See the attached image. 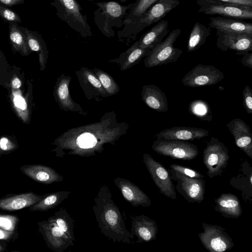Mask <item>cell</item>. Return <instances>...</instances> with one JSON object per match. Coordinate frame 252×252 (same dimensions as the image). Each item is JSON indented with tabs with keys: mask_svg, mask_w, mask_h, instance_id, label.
<instances>
[{
	"mask_svg": "<svg viewBox=\"0 0 252 252\" xmlns=\"http://www.w3.org/2000/svg\"><path fill=\"white\" fill-rule=\"evenodd\" d=\"M129 129L126 122H119L114 111L107 112L99 121L67 129L57 137L53 144L56 156L66 155L81 157L102 153L104 147L114 145Z\"/></svg>",
	"mask_w": 252,
	"mask_h": 252,
	"instance_id": "cell-1",
	"label": "cell"
},
{
	"mask_svg": "<svg viewBox=\"0 0 252 252\" xmlns=\"http://www.w3.org/2000/svg\"><path fill=\"white\" fill-rule=\"evenodd\" d=\"M94 201L93 210L100 232L114 243H133L134 236L127 229L107 185L100 186Z\"/></svg>",
	"mask_w": 252,
	"mask_h": 252,
	"instance_id": "cell-2",
	"label": "cell"
},
{
	"mask_svg": "<svg viewBox=\"0 0 252 252\" xmlns=\"http://www.w3.org/2000/svg\"><path fill=\"white\" fill-rule=\"evenodd\" d=\"M180 3L179 0H158L135 20L123 26L118 32L119 40L128 46L145 28L158 22Z\"/></svg>",
	"mask_w": 252,
	"mask_h": 252,
	"instance_id": "cell-3",
	"label": "cell"
},
{
	"mask_svg": "<svg viewBox=\"0 0 252 252\" xmlns=\"http://www.w3.org/2000/svg\"><path fill=\"white\" fill-rule=\"evenodd\" d=\"M132 3L124 5L114 1L97 2L94 21L100 32L107 37L115 35L114 28H122L123 22Z\"/></svg>",
	"mask_w": 252,
	"mask_h": 252,
	"instance_id": "cell-4",
	"label": "cell"
},
{
	"mask_svg": "<svg viewBox=\"0 0 252 252\" xmlns=\"http://www.w3.org/2000/svg\"><path fill=\"white\" fill-rule=\"evenodd\" d=\"M50 4L56 10V15L68 26L84 38L91 37L93 33L82 13V8L76 0H53Z\"/></svg>",
	"mask_w": 252,
	"mask_h": 252,
	"instance_id": "cell-5",
	"label": "cell"
},
{
	"mask_svg": "<svg viewBox=\"0 0 252 252\" xmlns=\"http://www.w3.org/2000/svg\"><path fill=\"white\" fill-rule=\"evenodd\" d=\"M181 32L178 28L173 30L165 39L152 49L144 60V66L151 68L177 61L183 51L175 48L174 44Z\"/></svg>",
	"mask_w": 252,
	"mask_h": 252,
	"instance_id": "cell-6",
	"label": "cell"
},
{
	"mask_svg": "<svg viewBox=\"0 0 252 252\" xmlns=\"http://www.w3.org/2000/svg\"><path fill=\"white\" fill-rule=\"evenodd\" d=\"M228 149L218 139L212 137L203 151V163L210 178L220 176L228 165Z\"/></svg>",
	"mask_w": 252,
	"mask_h": 252,
	"instance_id": "cell-7",
	"label": "cell"
},
{
	"mask_svg": "<svg viewBox=\"0 0 252 252\" xmlns=\"http://www.w3.org/2000/svg\"><path fill=\"white\" fill-rule=\"evenodd\" d=\"M152 149L158 154L183 160L194 159L198 155L197 146L186 141L172 139H156Z\"/></svg>",
	"mask_w": 252,
	"mask_h": 252,
	"instance_id": "cell-8",
	"label": "cell"
},
{
	"mask_svg": "<svg viewBox=\"0 0 252 252\" xmlns=\"http://www.w3.org/2000/svg\"><path fill=\"white\" fill-rule=\"evenodd\" d=\"M199 12L237 19H252V7L221 2L213 0H196Z\"/></svg>",
	"mask_w": 252,
	"mask_h": 252,
	"instance_id": "cell-9",
	"label": "cell"
},
{
	"mask_svg": "<svg viewBox=\"0 0 252 252\" xmlns=\"http://www.w3.org/2000/svg\"><path fill=\"white\" fill-rule=\"evenodd\" d=\"M203 231L198 237L203 246L210 252H223L231 249L234 246L232 239L221 226L202 223Z\"/></svg>",
	"mask_w": 252,
	"mask_h": 252,
	"instance_id": "cell-10",
	"label": "cell"
},
{
	"mask_svg": "<svg viewBox=\"0 0 252 252\" xmlns=\"http://www.w3.org/2000/svg\"><path fill=\"white\" fill-rule=\"evenodd\" d=\"M171 178L176 182V189L189 203H200L204 199L205 181L190 178L180 172L169 169Z\"/></svg>",
	"mask_w": 252,
	"mask_h": 252,
	"instance_id": "cell-11",
	"label": "cell"
},
{
	"mask_svg": "<svg viewBox=\"0 0 252 252\" xmlns=\"http://www.w3.org/2000/svg\"><path fill=\"white\" fill-rule=\"evenodd\" d=\"M143 159L152 179L160 192L168 198L176 199V192L170 172L161 163L156 160L147 153L143 154Z\"/></svg>",
	"mask_w": 252,
	"mask_h": 252,
	"instance_id": "cell-12",
	"label": "cell"
},
{
	"mask_svg": "<svg viewBox=\"0 0 252 252\" xmlns=\"http://www.w3.org/2000/svg\"><path fill=\"white\" fill-rule=\"evenodd\" d=\"M224 78L223 73L215 66L199 64L188 72L181 82L186 86L200 87L215 85Z\"/></svg>",
	"mask_w": 252,
	"mask_h": 252,
	"instance_id": "cell-13",
	"label": "cell"
},
{
	"mask_svg": "<svg viewBox=\"0 0 252 252\" xmlns=\"http://www.w3.org/2000/svg\"><path fill=\"white\" fill-rule=\"evenodd\" d=\"M216 32V45L220 50L234 51L240 55L252 51V34Z\"/></svg>",
	"mask_w": 252,
	"mask_h": 252,
	"instance_id": "cell-14",
	"label": "cell"
},
{
	"mask_svg": "<svg viewBox=\"0 0 252 252\" xmlns=\"http://www.w3.org/2000/svg\"><path fill=\"white\" fill-rule=\"evenodd\" d=\"M39 230L47 246L55 252H63L70 246L73 241L57 225L48 220L39 222Z\"/></svg>",
	"mask_w": 252,
	"mask_h": 252,
	"instance_id": "cell-15",
	"label": "cell"
},
{
	"mask_svg": "<svg viewBox=\"0 0 252 252\" xmlns=\"http://www.w3.org/2000/svg\"><path fill=\"white\" fill-rule=\"evenodd\" d=\"M75 74L88 100L100 101L109 96L92 69L82 66L75 71Z\"/></svg>",
	"mask_w": 252,
	"mask_h": 252,
	"instance_id": "cell-16",
	"label": "cell"
},
{
	"mask_svg": "<svg viewBox=\"0 0 252 252\" xmlns=\"http://www.w3.org/2000/svg\"><path fill=\"white\" fill-rule=\"evenodd\" d=\"M71 80L70 76L61 74L57 79L54 90V95L60 108L65 111L77 113L84 116L88 114L81 105L72 98L69 85Z\"/></svg>",
	"mask_w": 252,
	"mask_h": 252,
	"instance_id": "cell-17",
	"label": "cell"
},
{
	"mask_svg": "<svg viewBox=\"0 0 252 252\" xmlns=\"http://www.w3.org/2000/svg\"><path fill=\"white\" fill-rule=\"evenodd\" d=\"M131 233L138 243L149 242L157 238L158 227L155 220L143 215L130 216Z\"/></svg>",
	"mask_w": 252,
	"mask_h": 252,
	"instance_id": "cell-18",
	"label": "cell"
},
{
	"mask_svg": "<svg viewBox=\"0 0 252 252\" xmlns=\"http://www.w3.org/2000/svg\"><path fill=\"white\" fill-rule=\"evenodd\" d=\"M114 183L124 198L133 207H149L151 206V201L148 196L130 181L117 177L114 180Z\"/></svg>",
	"mask_w": 252,
	"mask_h": 252,
	"instance_id": "cell-19",
	"label": "cell"
},
{
	"mask_svg": "<svg viewBox=\"0 0 252 252\" xmlns=\"http://www.w3.org/2000/svg\"><path fill=\"white\" fill-rule=\"evenodd\" d=\"M226 126L236 145L252 158V134L250 126L240 118L232 120Z\"/></svg>",
	"mask_w": 252,
	"mask_h": 252,
	"instance_id": "cell-20",
	"label": "cell"
},
{
	"mask_svg": "<svg viewBox=\"0 0 252 252\" xmlns=\"http://www.w3.org/2000/svg\"><path fill=\"white\" fill-rule=\"evenodd\" d=\"M208 130L194 127L174 126L164 129L155 136L157 139L192 141L208 136Z\"/></svg>",
	"mask_w": 252,
	"mask_h": 252,
	"instance_id": "cell-21",
	"label": "cell"
},
{
	"mask_svg": "<svg viewBox=\"0 0 252 252\" xmlns=\"http://www.w3.org/2000/svg\"><path fill=\"white\" fill-rule=\"evenodd\" d=\"M20 169L34 181L44 184H51L64 180V177L55 169L44 165H26L21 167Z\"/></svg>",
	"mask_w": 252,
	"mask_h": 252,
	"instance_id": "cell-22",
	"label": "cell"
},
{
	"mask_svg": "<svg viewBox=\"0 0 252 252\" xmlns=\"http://www.w3.org/2000/svg\"><path fill=\"white\" fill-rule=\"evenodd\" d=\"M209 28L226 32L252 34V24L239 19L220 16L210 18Z\"/></svg>",
	"mask_w": 252,
	"mask_h": 252,
	"instance_id": "cell-23",
	"label": "cell"
},
{
	"mask_svg": "<svg viewBox=\"0 0 252 252\" xmlns=\"http://www.w3.org/2000/svg\"><path fill=\"white\" fill-rule=\"evenodd\" d=\"M238 174L231 178L230 184L242 192V196L246 201L252 200V167L247 161L243 162Z\"/></svg>",
	"mask_w": 252,
	"mask_h": 252,
	"instance_id": "cell-24",
	"label": "cell"
},
{
	"mask_svg": "<svg viewBox=\"0 0 252 252\" xmlns=\"http://www.w3.org/2000/svg\"><path fill=\"white\" fill-rule=\"evenodd\" d=\"M141 98L149 108L158 112H166L168 110L165 94L155 85H145L141 93Z\"/></svg>",
	"mask_w": 252,
	"mask_h": 252,
	"instance_id": "cell-25",
	"label": "cell"
},
{
	"mask_svg": "<svg viewBox=\"0 0 252 252\" xmlns=\"http://www.w3.org/2000/svg\"><path fill=\"white\" fill-rule=\"evenodd\" d=\"M215 210L224 218H238L242 213L238 197L231 193H223L215 199Z\"/></svg>",
	"mask_w": 252,
	"mask_h": 252,
	"instance_id": "cell-26",
	"label": "cell"
},
{
	"mask_svg": "<svg viewBox=\"0 0 252 252\" xmlns=\"http://www.w3.org/2000/svg\"><path fill=\"white\" fill-rule=\"evenodd\" d=\"M151 50L150 48L140 47L134 42L118 57L111 59L108 62L118 64L120 70L125 71L138 64L144 58L148 56Z\"/></svg>",
	"mask_w": 252,
	"mask_h": 252,
	"instance_id": "cell-27",
	"label": "cell"
},
{
	"mask_svg": "<svg viewBox=\"0 0 252 252\" xmlns=\"http://www.w3.org/2000/svg\"><path fill=\"white\" fill-rule=\"evenodd\" d=\"M44 196L30 192L3 197L0 199V210L9 211L20 210L31 206Z\"/></svg>",
	"mask_w": 252,
	"mask_h": 252,
	"instance_id": "cell-28",
	"label": "cell"
},
{
	"mask_svg": "<svg viewBox=\"0 0 252 252\" xmlns=\"http://www.w3.org/2000/svg\"><path fill=\"white\" fill-rule=\"evenodd\" d=\"M168 22L167 20H161L135 43L140 47L153 49L166 36L168 32Z\"/></svg>",
	"mask_w": 252,
	"mask_h": 252,
	"instance_id": "cell-29",
	"label": "cell"
},
{
	"mask_svg": "<svg viewBox=\"0 0 252 252\" xmlns=\"http://www.w3.org/2000/svg\"><path fill=\"white\" fill-rule=\"evenodd\" d=\"M20 28L26 35L28 44L31 51H35L38 53L40 70H44L49 53L44 40L41 35L37 32L31 31L27 28L21 26H20Z\"/></svg>",
	"mask_w": 252,
	"mask_h": 252,
	"instance_id": "cell-30",
	"label": "cell"
},
{
	"mask_svg": "<svg viewBox=\"0 0 252 252\" xmlns=\"http://www.w3.org/2000/svg\"><path fill=\"white\" fill-rule=\"evenodd\" d=\"M9 40L14 51L23 56L29 55L31 51L28 44L24 32L20 29L18 23L9 22Z\"/></svg>",
	"mask_w": 252,
	"mask_h": 252,
	"instance_id": "cell-31",
	"label": "cell"
},
{
	"mask_svg": "<svg viewBox=\"0 0 252 252\" xmlns=\"http://www.w3.org/2000/svg\"><path fill=\"white\" fill-rule=\"evenodd\" d=\"M211 33V28L197 22L193 25L188 41V52L195 51L206 42Z\"/></svg>",
	"mask_w": 252,
	"mask_h": 252,
	"instance_id": "cell-32",
	"label": "cell"
},
{
	"mask_svg": "<svg viewBox=\"0 0 252 252\" xmlns=\"http://www.w3.org/2000/svg\"><path fill=\"white\" fill-rule=\"evenodd\" d=\"M71 192L60 191L44 195L39 201L31 205L30 210L32 211H46L60 204L69 197Z\"/></svg>",
	"mask_w": 252,
	"mask_h": 252,
	"instance_id": "cell-33",
	"label": "cell"
},
{
	"mask_svg": "<svg viewBox=\"0 0 252 252\" xmlns=\"http://www.w3.org/2000/svg\"><path fill=\"white\" fill-rule=\"evenodd\" d=\"M12 107L19 118L24 123L30 121V112L27 97L19 89H12L10 95Z\"/></svg>",
	"mask_w": 252,
	"mask_h": 252,
	"instance_id": "cell-34",
	"label": "cell"
},
{
	"mask_svg": "<svg viewBox=\"0 0 252 252\" xmlns=\"http://www.w3.org/2000/svg\"><path fill=\"white\" fill-rule=\"evenodd\" d=\"M48 220L55 222L73 241L75 240L74 234V220L64 208L62 207Z\"/></svg>",
	"mask_w": 252,
	"mask_h": 252,
	"instance_id": "cell-35",
	"label": "cell"
},
{
	"mask_svg": "<svg viewBox=\"0 0 252 252\" xmlns=\"http://www.w3.org/2000/svg\"><path fill=\"white\" fill-rule=\"evenodd\" d=\"M158 0H136L132 6L123 22L126 25L140 17Z\"/></svg>",
	"mask_w": 252,
	"mask_h": 252,
	"instance_id": "cell-36",
	"label": "cell"
},
{
	"mask_svg": "<svg viewBox=\"0 0 252 252\" xmlns=\"http://www.w3.org/2000/svg\"><path fill=\"white\" fill-rule=\"evenodd\" d=\"M189 112L201 121H211L212 115L209 104L202 99L192 101L189 104Z\"/></svg>",
	"mask_w": 252,
	"mask_h": 252,
	"instance_id": "cell-37",
	"label": "cell"
},
{
	"mask_svg": "<svg viewBox=\"0 0 252 252\" xmlns=\"http://www.w3.org/2000/svg\"><path fill=\"white\" fill-rule=\"evenodd\" d=\"M109 96L115 95L120 91V87L113 77L107 72L96 67L92 69Z\"/></svg>",
	"mask_w": 252,
	"mask_h": 252,
	"instance_id": "cell-38",
	"label": "cell"
},
{
	"mask_svg": "<svg viewBox=\"0 0 252 252\" xmlns=\"http://www.w3.org/2000/svg\"><path fill=\"white\" fill-rule=\"evenodd\" d=\"M0 17L6 22H16L22 21L20 16L9 7L0 2Z\"/></svg>",
	"mask_w": 252,
	"mask_h": 252,
	"instance_id": "cell-39",
	"label": "cell"
},
{
	"mask_svg": "<svg viewBox=\"0 0 252 252\" xmlns=\"http://www.w3.org/2000/svg\"><path fill=\"white\" fill-rule=\"evenodd\" d=\"M18 218L11 215H0V228L13 232L16 229Z\"/></svg>",
	"mask_w": 252,
	"mask_h": 252,
	"instance_id": "cell-40",
	"label": "cell"
},
{
	"mask_svg": "<svg viewBox=\"0 0 252 252\" xmlns=\"http://www.w3.org/2000/svg\"><path fill=\"white\" fill-rule=\"evenodd\" d=\"M169 168L172 170L178 171L180 173L186 176L201 179L204 177V176L201 173L189 168L183 166L182 165L176 164H172L169 166Z\"/></svg>",
	"mask_w": 252,
	"mask_h": 252,
	"instance_id": "cell-41",
	"label": "cell"
},
{
	"mask_svg": "<svg viewBox=\"0 0 252 252\" xmlns=\"http://www.w3.org/2000/svg\"><path fill=\"white\" fill-rule=\"evenodd\" d=\"M243 105L249 114H252V90L246 85L242 92Z\"/></svg>",
	"mask_w": 252,
	"mask_h": 252,
	"instance_id": "cell-42",
	"label": "cell"
},
{
	"mask_svg": "<svg viewBox=\"0 0 252 252\" xmlns=\"http://www.w3.org/2000/svg\"><path fill=\"white\" fill-rule=\"evenodd\" d=\"M16 148V144L10 138L4 136L0 138V154L8 153Z\"/></svg>",
	"mask_w": 252,
	"mask_h": 252,
	"instance_id": "cell-43",
	"label": "cell"
},
{
	"mask_svg": "<svg viewBox=\"0 0 252 252\" xmlns=\"http://www.w3.org/2000/svg\"><path fill=\"white\" fill-rule=\"evenodd\" d=\"M221 2L252 7V0H213Z\"/></svg>",
	"mask_w": 252,
	"mask_h": 252,
	"instance_id": "cell-44",
	"label": "cell"
},
{
	"mask_svg": "<svg viewBox=\"0 0 252 252\" xmlns=\"http://www.w3.org/2000/svg\"><path fill=\"white\" fill-rule=\"evenodd\" d=\"M240 62L245 67L252 68V53L248 52L242 55Z\"/></svg>",
	"mask_w": 252,
	"mask_h": 252,
	"instance_id": "cell-45",
	"label": "cell"
},
{
	"mask_svg": "<svg viewBox=\"0 0 252 252\" xmlns=\"http://www.w3.org/2000/svg\"><path fill=\"white\" fill-rule=\"evenodd\" d=\"M24 2L25 0H0V3L9 7L16 5L22 4Z\"/></svg>",
	"mask_w": 252,
	"mask_h": 252,
	"instance_id": "cell-46",
	"label": "cell"
},
{
	"mask_svg": "<svg viewBox=\"0 0 252 252\" xmlns=\"http://www.w3.org/2000/svg\"><path fill=\"white\" fill-rule=\"evenodd\" d=\"M22 86V82L21 80L17 77L14 76L11 80V86L12 89H19Z\"/></svg>",
	"mask_w": 252,
	"mask_h": 252,
	"instance_id": "cell-47",
	"label": "cell"
},
{
	"mask_svg": "<svg viewBox=\"0 0 252 252\" xmlns=\"http://www.w3.org/2000/svg\"><path fill=\"white\" fill-rule=\"evenodd\" d=\"M12 232L0 228V239L8 240L12 235Z\"/></svg>",
	"mask_w": 252,
	"mask_h": 252,
	"instance_id": "cell-48",
	"label": "cell"
},
{
	"mask_svg": "<svg viewBox=\"0 0 252 252\" xmlns=\"http://www.w3.org/2000/svg\"><path fill=\"white\" fill-rule=\"evenodd\" d=\"M3 249L4 248L1 245H0V252L2 251Z\"/></svg>",
	"mask_w": 252,
	"mask_h": 252,
	"instance_id": "cell-49",
	"label": "cell"
},
{
	"mask_svg": "<svg viewBox=\"0 0 252 252\" xmlns=\"http://www.w3.org/2000/svg\"><path fill=\"white\" fill-rule=\"evenodd\" d=\"M127 0H120V1H121V2H124Z\"/></svg>",
	"mask_w": 252,
	"mask_h": 252,
	"instance_id": "cell-50",
	"label": "cell"
},
{
	"mask_svg": "<svg viewBox=\"0 0 252 252\" xmlns=\"http://www.w3.org/2000/svg\"><path fill=\"white\" fill-rule=\"evenodd\" d=\"M1 56H2V55H1V52L0 51V58H1Z\"/></svg>",
	"mask_w": 252,
	"mask_h": 252,
	"instance_id": "cell-51",
	"label": "cell"
},
{
	"mask_svg": "<svg viewBox=\"0 0 252 252\" xmlns=\"http://www.w3.org/2000/svg\"><path fill=\"white\" fill-rule=\"evenodd\" d=\"M87 0L92 1V0Z\"/></svg>",
	"mask_w": 252,
	"mask_h": 252,
	"instance_id": "cell-52",
	"label": "cell"
}]
</instances>
